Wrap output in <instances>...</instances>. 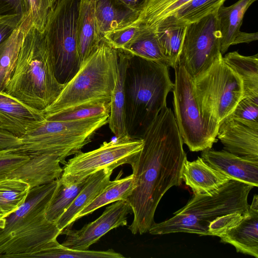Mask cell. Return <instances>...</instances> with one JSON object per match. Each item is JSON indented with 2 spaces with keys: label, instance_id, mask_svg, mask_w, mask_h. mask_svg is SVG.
<instances>
[{
  "label": "cell",
  "instance_id": "cell-1",
  "mask_svg": "<svg viewBox=\"0 0 258 258\" xmlns=\"http://www.w3.org/2000/svg\"><path fill=\"white\" fill-rule=\"evenodd\" d=\"M142 139L143 148L131 164L134 188L126 200L134 214L128 229L133 234L141 235L155 223L156 208L166 191L182 184L187 159L170 108L165 106L160 111Z\"/></svg>",
  "mask_w": 258,
  "mask_h": 258
},
{
  "label": "cell",
  "instance_id": "cell-2",
  "mask_svg": "<svg viewBox=\"0 0 258 258\" xmlns=\"http://www.w3.org/2000/svg\"><path fill=\"white\" fill-rule=\"evenodd\" d=\"M168 68L130 54L124 85L125 126L130 137L142 139L166 106L167 95L174 86Z\"/></svg>",
  "mask_w": 258,
  "mask_h": 258
},
{
  "label": "cell",
  "instance_id": "cell-3",
  "mask_svg": "<svg viewBox=\"0 0 258 258\" xmlns=\"http://www.w3.org/2000/svg\"><path fill=\"white\" fill-rule=\"evenodd\" d=\"M64 86L56 79L53 58L42 33L32 23L25 33L5 92L29 107L42 111L54 101Z\"/></svg>",
  "mask_w": 258,
  "mask_h": 258
},
{
  "label": "cell",
  "instance_id": "cell-4",
  "mask_svg": "<svg viewBox=\"0 0 258 258\" xmlns=\"http://www.w3.org/2000/svg\"><path fill=\"white\" fill-rule=\"evenodd\" d=\"M58 179L30 189L25 202L5 218V227L0 229V255L3 257L26 258L60 234L56 224L45 216Z\"/></svg>",
  "mask_w": 258,
  "mask_h": 258
},
{
  "label": "cell",
  "instance_id": "cell-5",
  "mask_svg": "<svg viewBox=\"0 0 258 258\" xmlns=\"http://www.w3.org/2000/svg\"><path fill=\"white\" fill-rule=\"evenodd\" d=\"M253 187L231 180L212 196L193 195L183 207L173 213V217L155 222L148 232L153 235L185 232L208 235L209 225L217 218L236 212H248L247 198Z\"/></svg>",
  "mask_w": 258,
  "mask_h": 258
},
{
  "label": "cell",
  "instance_id": "cell-6",
  "mask_svg": "<svg viewBox=\"0 0 258 258\" xmlns=\"http://www.w3.org/2000/svg\"><path fill=\"white\" fill-rule=\"evenodd\" d=\"M117 71L118 50L102 39L54 101L42 111L44 115L82 104L110 101Z\"/></svg>",
  "mask_w": 258,
  "mask_h": 258
},
{
  "label": "cell",
  "instance_id": "cell-7",
  "mask_svg": "<svg viewBox=\"0 0 258 258\" xmlns=\"http://www.w3.org/2000/svg\"><path fill=\"white\" fill-rule=\"evenodd\" d=\"M109 114L74 121L45 119L35 122L20 138L17 150L29 157L41 154H54L60 162L77 154L90 142L96 131L108 122Z\"/></svg>",
  "mask_w": 258,
  "mask_h": 258
},
{
  "label": "cell",
  "instance_id": "cell-8",
  "mask_svg": "<svg viewBox=\"0 0 258 258\" xmlns=\"http://www.w3.org/2000/svg\"><path fill=\"white\" fill-rule=\"evenodd\" d=\"M81 0H57L48 15L42 32L53 58L58 82L65 85L80 66L78 19Z\"/></svg>",
  "mask_w": 258,
  "mask_h": 258
},
{
  "label": "cell",
  "instance_id": "cell-9",
  "mask_svg": "<svg viewBox=\"0 0 258 258\" xmlns=\"http://www.w3.org/2000/svg\"><path fill=\"white\" fill-rule=\"evenodd\" d=\"M174 69V116L183 143L191 152L211 149L217 141L219 124L203 115L195 96L192 78L181 66L177 64Z\"/></svg>",
  "mask_w": 258,
  "mask_h": 258
},
{
  "label": "cell",
  "instance_id": "cell-10",
  "mask_svg": "<svg viewBox=\"0 0 258 258\" xmlns=\"http://www.w3.org/2000/svg\"><path fill=\"white\" fill-rule=\"evenodd\" d=\"M192 79L195 96L203 115L219 124L242 98L241 80L225 63L223 56Z\"/></svg>",
  "mask_w": 258,
  "mask_h": 258
},
{
  "label": "cell",
  "instance_id": "cell-11",
  "mask_svg": "<svg viewBox=\"0 0 258 258\" xmlns=\"http://www.w3.org/2000/svg\"><path fill=\"white\" fill-rule=\"evenodd\" d=\"M143 144L142 139L130 136L104 142L98 148L81 152L69 159L62 168L60 178L70 181H80L105 168L114 169L125 164L131 165Z\"/></svg>",
  "mask_w": 258,
  "mask_h": 258
},
{
  "label": "cell",
  "instance_id": "cell-12",
  "mask_svg": "<svg viewBox=\"0 0 258 258\" xmlns=\"http://www.w3.org/2000/svg\"><path fill=\"white\" fill-rule=\"evenodd\" d=\"M216 13L189 23L186 28L177 64L183 67L192 79L222 56Z\"/></svg>",
  "mask_w": 258,
  "mask_h": 258
},
{
  "label": "cell",
  "instance_id": "cell-13",
  "mask_svg": "<svg viewBox=\"0 0 258 258\" xmlns=\"http://www.w3.org/2000/svg\"><path fill=\"white\" fill-rule=\"evenodd\" d=\"M132 212L126 201L119 200L107 207L102 214L95 221L86 224L79 230L67 228L60 234L66 235L61 244L76 250H88L110 230L127 225V215Z\"/></svg>",
  "mask_w": 258,
  "mask_h": 258
},
{
  "label": "cell",
  "instance_id": "cell-14",
  "mask_svg": "<svg viewBox=\"0 0 258 258\" xmlns=\"http://www.w3.org/2000/svg\"><path fill=\"white\" fill-rule=\"evenodd\" d=\"M217 137L224 150L245 159L258 161V128L226 117L219 124Z\"/></svg>",
  "mask_w": 258,
  "mask_h": 258
},
{
  "label": "cell",
  "instance_id": "cell-15",
  "mask_svg": "<svg viewBox=\"0 0 258 258\" xmlns=\"http://www.w3.org/2000/svg\"><path fill=\"white\" fill-rule=\"evenodd\" d=\"M257 0H239L229 6H221L216 15L220 33V51L223 55L232 45L257 40V33L240 31L245 13Z\"/></svg>",
  "mask_w": 258,
  "mask_h": 258
},
{
  "label": "cell",
  "instance_id": "cell-16",
  "mask_svg": "<svg viewBox=\"0 0 258 258\" xmlns=\"http://www.w3.org/2000/svg\"><path fill=\"white\" fill-rule=\"evenodd\" d=\"M202 159L210 166L227 176L253 187L258 186V161L245 159L224 150L208 149L202 151Z\"/></svg>",
  "mask_w": 258,
  "mask_h": 258
},
{
  "label": "cell",
  "instance_id": "cell-17",
  "mask_svg": "<svg viewBox=\"0 0 258 258\" xmlns=\"http://www.w3.org/2000/svg\"><path fill=\"white\" fill-rule=\"evenodd\" d=\"M30 157L7 178L21 180L29 184L30 189L48 183L61 176L63 169L60 165L59 158L56 155L45 153Z\"/></svg>",
  "mask_w": 258,
  "mask_h": 258
},
{
  "label": "cell",
  "instance_id": "cell-18",
  "mask_svg": "<svg viewBox=\"0 0 258 258\" xmlns=\"http://www.w3.org/2000/svg\"><path fill=\"white\" fill-rule=\"evenodd\" d=\"M41 111L23 104L5 91L0 92V127L20 138L35 122L44 119Z\"/></svg>",
  "mask_w": 258,
  "mask_h": 258
},
{
  "label": "cell",
  "instance_id": "cell-19",
  "mask_svg": "<svg viewBox=\"0 0 258 258\" xmlns=\"http://www.w3.org/2000/svg\"><path fill=\"white\" fill-rule=\"evenodd\" d=\"M236 251L258 258V196H253L247 215L236 226L220 237Z\"/></svg>",
  "mask_w": 258,
  "mask_h": 258
},
{
  "label": "cell",
  "instance_id": "cell-20",
  "mask_svg": "<svg viewBox=\"0 0 258 258\" xmlns=\"http://www.w3.org/2000/svg\"><path fill=\"white\" fill-rule=\"evenodd\" d=\"M182 180L190 187L194 195L212 196L230 178L208 165L202 157L183 163Z\"/></svg>",
  "mask_w": 258,
  "mask_h": 258
},
{
  "label": "cell",
  "instance_id": "cell-21",
  "mask_svg": "<svg viewBox=\"0 0 258 258\" xmlns=\"http://www.w3.org/2000/svg\"><path fill=\"white\" fill-rule=\"evenodd\" d=\"M188 24L175 15L171 14L154 25L148 26L153 29L169 67L174 68L177 64Z\"/></svg>",
  "mask_w": 258,
  "mask_h": 258
},
{
  "label": "cell",
  "instance_id": "cell-22",
  "mask_svg": "<svg viewBox=\"0 0 258 258\" xmlns=\"http://www.w3.org/2000/svg\"><path fill=\"white\" fill-rule=\"evenodd\" d=\"M113 170L111 168H105L89 176L84 187L55 223L61 232L65 229L71 228L76 216L107 185Z\"/></svg>",
  "mask_w": 258,
  "mask_h": 258
},
{
  "label": "cell",
  "instance_id": "cell-23",
  "mask_svg": "<svg viewBox=\"0 0 258 258\" xmlns=\"http://www.w3.org/2000/svg\"><path fill=\"white\" fill-rule=\"evenodd\" d=\"M97 31L102 40L107 32L136 20L139 13L128 8L118 0H94Z\"/></svg>",
  "mask_w": 258,
  "mask_h": 258
},
{
  "label": "cell",
  "instance_id": "cell-24",
  "mask_svg": "<svg viewBox=\"0 0 258 258\" xmlns=\"http://www.w3.org/2000/svg\"><path fill=\"white\" fill-rule=\"evenodd\" d=\"M118 50V71L116 83L110 99L108 118L109 128L116 138L127 135L125 121L124 79L125 70L130 54L122 50Z\"/></svg>",
  "mask_w": 258,
  "mask_h": 258
},
{
  "label": "cell",
  "instance_id": "cell-25",
  "mask_svg": "<svg viewBox=\"0 0 258 258\" xmlns=\"http://www.w3.org/2000/svg\"><path fill=\"white\" fill-rule=\"evenodd\" d=\"M31 24L29 14L25 16L9 37L0 45V92L5 91L12 77L25 33Z\"/></svg>",
  "mask_w": 258,
  "mask_h": 258
},
{
  "label": "cell",
  "instance_id": "cell-26",
  "mask_svg": "<svg viewBox=\"0 0 258 258\" xmlns=\"http://www.w3.org/2000/svg\"><path fill=\"white\" fill-rule=\"evenodd\" d=\"M101 40L97 31L94 0H81L78 19V45L81 64Z\"/></svg>",
  "mask_w": 258,
  "mask_h": 258
},
{
  "label": "cell",
  "instance_id": "cell-27",
  "mask_svg": "<svg viewBox=\"0 0 258 258\" xmlns=\"http://www.w3.org/2000/svg\"><path fill=\"white\" fill-rule=\"evenodd\" d=\"M223 60L241 80L243 98L258 99V55L244 56L237 51L227 53Z\"/></svg>",
  "mask_w": 258,
  "mask_h": 258
},
{
  "label": "cell",
  "instance_id": "cell-28",
  "mask_svg": "<svg viewBox=\"0 0 258 258\" xmlns=\"http://www.w3.org/2000/svg\"><path fill=\"white\" fill-rule=\"evenodd\" d=\"M121 175L122 173H119L115 180L110 181L102 191L76 216L74 222L110 203L119 200L126 201L134 188L133 175L120 178Z\"/></svg>",
  "mask_w": 258,
  "mask_h": 258
},
{
  "label": "cell",
  "instance_id": "cell-29",
  "mask_svg": "<svg viewBox=\"0 0 258 258\" xmlns=\"http://www.w3.org/2000/svg\"><path fill=\"white\" fill-rule=\"evenodd\" d=\"M139 24L141 26L140 30L122 50L133 55L164 63L169 67L153 29Z\"/></svg>",
  "mask_w": 258,
  "mask_h": 258
},
{
  "label": "cell",
  "instance_id": "cell-30",
  "mask_svg": "<svg viewBox=\"0 0 258 258\" xmlns=\"http://www.w3.org/2000/svg\"><path fill=\"white\" fill-rule=\"evenodd\" d=\"M89 177L77 181H68L60 177L58 178L57 187L45 211L48 221L56 222L84 187Z\"/></svg>",
  "mask_w": 258,
  "mask_h": 258
},
{
  "label": "cell",
  "instance_id": "cell-31",
  "mask_svg": "<svg viewBox=\"0 0 258 258\" xmlns=\"http://www.w3.org/2000/svg\"><path fill=\"white\" fill-rule=\"evenodd\" d=\"M29 190V184L21 180H0V217L5 218L16 211L26 201Z\"/></svg>",
  "mask_w": 258,
  "mask_h": 258
},
{
  "label": "cell",
  "instance_id": "cell-32",
  "mask_svg": "<svg viewBox=\"0 0 258 258\" xmlns=\"http://www.w3.org/2000/svg\"><path fill=\"white\" fill-rule=\"evenodd\" d=\"M124 258L112 249L105 251L76 250L63 246L56 240L50 246L30 254L28 258Z\"/></svg>",
  "mask_w": 258,
  "mask_h": 258
},
{
  "label": "cell",
  "instance_id": "cell-33",
  "mask_svg": "<svg viewBox=\"0 0 258 258\" xmlns=\"http://www.w3.org/2000/svg\"><path fill=\"white\" fill-rule=\"evenodd\" d=\"M110 110V101H97L80 104L44 116L49 120L74 121L109 114Z\"/></svg>",
  "mask_w": 258,
  "mask_h": 258
},
{
  "label": "cell",
  "instance_id": "cell-34",
  "mask_svg": "<svg viewBox=\"0 0 258 258\" xmlns=\"http://www.w3.org/2000/svg\"><path fill=\"white\" fill-rule=\"evenodd\" d=\"M191 0H146L138 19L135 21L146 26H151L172 14Z\"/></svg>",
  "mask_w": 258,
  "mask_h": 258
},
{
  "label": "cell",
  "instance_id": "cell-35",
  "mask_svg": "<svg viewBox=\"0 0 258 258\" xmlns=\"http://www.w3.org/2000/svg\"><path fill=\"white\" fill-rule=\"evenodd\" d=\"M226 0H191L181 6L172 14L187 23L200 20L216 13Z\"/></svg>",
  "mask_w": 258,
  "mask_h": 258
},
{
  "label": "cell",
  "instance_id": "cell-36",
  "mask_svg": "<svg viewBox=\"0 0 258 258\" xmlns=\"http://www.w3.org/2000/svg\"><path fill=\"white\" fill-rule=\"evenodd\" d=\"M258 99L242 98L226 117L258 128Z\"/></svg>",
  "mask_w": 258,
  "mask_h": 258
},
{
  "label": "cell",
  "instance_id": "cell-37",
  "mask_svg": "<svg viewBox=\"0 0 258 258\" xmlns=\"http://www.w3.org/2000/svg\"><path fill=\"white\" fill-rule=\"evenodd\" d=\"M26 12L29 14L33 26L43 32L50 11L55 3L54 0H24Z\"/></svg>",
  "mask_w": 258,
  "mask_h": 258
},
{
  "label": "cell",
  "instance_id": "cell-38",
  "mask_svg": "<svg viewBox=\"0 0 258 258\" xmlns=\"http://www.w3.org/2000/svg\"><path fill=\"white\" fill-rule=\"evenodd\" d=\"M141 28L136 22L127 24L121 28L113 30L106 33L103 39L117 50H124L135 36Z\"/></svg>",
  "mask_w": 258,
  "mask_h": 258
},
{
  "label": "cell",
  "instance_id": "cell-39",
  "mask_svg": "<svg viewBox=\"0 0 258 258\" xmlns=\"http://www.w3.org/2000/svg\"><path fill=\"white\" fill-rule=\"evenodd\" d=\"M17 148L0 150V180L7 178L10 173L30 159L29 156L19 152Z\"/></svg>",
  "mask_w": 258,
  "mask_h": 258
},
{
  "label": "cell",
  "instance_id": "cell-40",
  "mask_svg": "<svg viewBox=\"0 0 258 258\" xmlns=\"http://www.w3.org/2000/svg\"><path fill=\"white\" fill-rule=\"evenodd\" d=\"M247 214L248 212L245 213L236 212L217 218L209 225L208 235L220 237L229 230L238 224Z\"/></svg>",
  "mask_w": 258,
  "mask_h": 258
},
{
  "label": "cell",
  "instance_id": "cell-41",
  "mask_svg": "<svg viewBox=\"0 0 258 258\" xmlns=\"http://www.w3.org/2000/svg\"><path fill=\"white\" fill-rule=\"evenodd\" d=\"M25 16H0V45L9 37Z\"/></svg>",
  "mask_w": 258,
  "mask_h": 258
},
{
  "label": "cell",
  "instance_id": "cell-42",
  "mask_svg": "<svg viewBox=\"0 0 258 258\" xmlns=\"http://www.w3.org/2000/svg\"><path fill=\"white\" fill-rule=\"evenodd\" d=\"M26 15L24 0H0V16Z\"/></svg>",
  "mask_w": 258,
  "mask_h": 258
},
{
  "label": "cell",
  "instance_id": "cell-43",
  "mask_svg": "<svg viewBox=\"0 0 258 258\" xmlns=\"http://www.w3.org/2000/svg\"><path fill=\"white\" fill-rule=\"evenodd\" d=\"M21 145L19 137L0 127V150L17 148Z\"/></svg>",
  "mask_w": 258,
  "mask_h": 258
},
{
  "label": "cell",
  "instance_id": "cell-44",
  "mask_svg": "<svg viewBox=\"0 0 258 258\" xmlns=\"http://www.w3.org/2000/svg\"><path fill=\"white\" fill-rule=\"evenodd\" d=\"M132 10L140 13L144 7L146 0H118Z\"/></svg>",
  "mask_w": 258,
  "mask_h": 258
},
{
  "label": "cell",
  "instance_id": "cell-45",
  "mask_svg": "<svg viewBox=\"0 0 258 258\" xmlns=\"http://www.w3.org/2000/svg\"><path fill=\"white\" fill-rule=\"evenodd\" d=\"M5 218L0 217V229H3L5 225Z\"/></svg>",
  "mask_w": 258,
  "mask_h": 258
}]
</instances>
